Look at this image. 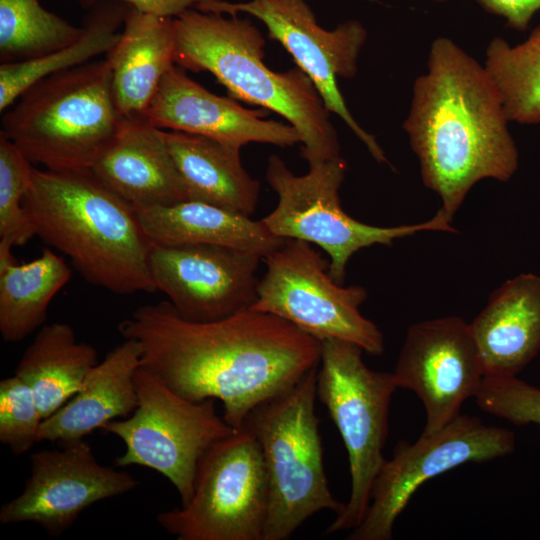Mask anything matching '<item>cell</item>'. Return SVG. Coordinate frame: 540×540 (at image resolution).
<instances>
[{"label": "cell", "instance_id": "6da1fadb", "mask_svg": "<svg viewBox=\"0 0 540 540\" xmlns=\"http://www.w3.org/2000/svg\"><path fill=\"white\" fill-rule=\"evenodd\" d=\"M118 331L139 343L140 367L188 400L221 401L223 418L234 429L321 360L319 340L253 309L197 322L182 317L166 300L138 307Z\"/></svg>", "mask_w": 540, "mask_h": 540}, {"label": "cell", "instance_id": "7a4b0ae2", "mask_svg": "<svg viewBox=\"0 0 540 540\" xmlns=\"http://www.w3.org/2000/svg\"><path fill=\"white\" fill-rule=\"evenodd\" d=\"M508 122L485 67L450 38H436L427 72L414 81L403 128L423 184L440 197L451 221L477 182H506L517 171L519 154Z\"/></svg>", "mask_w": 540, "mask_h": 540}, {"label": "cell", "instance_id": "3957f363", "mask_svg": "<svg viewBox=\"0 0 540 540\" xmlns=\"http://www.w3.org/2000/svg\"><path fill=\"white\" fill-rule=\"evenodd\" d=\"M24 207L36 236L90 284L119 295L157 291L148 262L153 243L135 210L90 169L33 168Z\"/></svg>", "mask_w": 540, "mask_h": 540}, {"label": "cell", "instance_id": "277c9868", "mask_svg": "<svg viewBox=\"0 0 540 540\" xmlns=\"http://www.w3.org/2000/svg\"><path fill=\"white\" fill-rule=\"evenodd\" d=\"M174 28L178 66L208 71L234 98L284 117L300 134L309 165L341 157L330 111L311 79L300 68L267 67L265 40L250 21L190 9L174 18Z\"/></svg>", "mask_w": 540, "mask_h": 540}, {"label": "cell", "instance_id": "5b68a950", "mask_svg": "<svg viewBox=\"0 0 540 540\" xmlns=\"http://www.w3.org/2000/svg\"><path fill=\"white\" fill-rule=\"evenodd\" d=\"M2 115L1 133L32 164L52 171L90 169L122 117L106 59L49 75Z\"/></svg>", "mask_w": 540, "mask_h": 540}, {"label": "cell", "instance_id": "8992f818", "mask_svg": "<svg viewBox=\"0 0 540 540\" xmlns=\"http://www.w3.org/2000/svg\"><path fill=\"white\" fill-rule=\"evenodd\" d=\"M318 367L296 385L262 403L247 417L264 459L268 509L263 540L288 539L321 510L340 512L323 464L315 414Z\"/></svg>", "mask_w": 540, "mask_h": 540}, {"label": "cell", "instance_id": "52a82bcc", "mask_svg": "<svg viewBox=\"0 0 540 540\" xmlns=\"http://www.w3.org/2000/svg\"><path fill=\"white\" fill-rule=\"evenodd\" d=\"M347 164L342 157L309 165L295 175L277 155L268 158L266 180L278 196L276 207L261 221L276 237L314 244L329 256V272L343 284L349 259L375 244L392 246L398 238L421 231L456 232L439 209L428 221L379 227L352 218L340 203L339 189Z\"/></svg>", "mask_w": 540, "mask_h": 540}, {"label": "cell", "instance_id": "ba28073f", "mask_svg": "<svg viewBox=\"0 0 540 540\" xmlns=\"http://www.w3.org/2000/svg\"><path fill=\"white\" fill-rule=\"evenodd\" d=\"M317 373V397L327 408L348 453L349 500L325 534L354 529L363 520L374 479L385 459L391 398L398 388L393 373L366 366L364 350L348 341L325 339Z\"/></svg>", "mask_w": 540, "mask_h": 540}, {"label": "cell", "instance_id": "9c48e42d", "mask_svg": "<svg viewBox=\"0 0 540 540\" xmlns=\"http://www.w3.org/2000/svg\"><path fill=\"white\" fill-rule=\"evenodd\" d=\"M135 381L136 409L109 422L102 431L117 436L125 445L123 454L115 459L117 466L155 470L173 484L181 505H185L193 495L201 458L235 429L218 415L214 399L188 400L142 367Z\"/></svg>", "mask_w": 540, "mask_h": 540}, {"label": "cell", "instance_id": "30bf717a", "mask_svg": "<svg viewBox=\"0 0 540 540\" xmlns=\"http://www.w3.org/2000/svg\"><path fill=\"white\" fill-rule=\"evenodd\" d=\"M267 509L262 451L242 426L203 455L189 502L160 512L156 521L178 540H263Z\"/></svg>", "mask_w": 540, "mask_h": 540}, {"label": "cell", "instance_id": "8fae6325", "mask_svg": "<svg viewBox=\"0 0 540 540\" xmlns=\"http://www.w3.org/2000/svg\"><path fill=\"white\" fill-rule=\"evenodd\" d=\"M263 260L266 271L250 309L276 315L319 341L339 339L370 355L384 352L382 332L359 311L366 289L337 283L312 244L285 239Z\"/></svg>", "mask_w": 540, "mask_h": 540}, {"label": "cell", "instance_id": "7c38bea8", "mask_svg": "<svg viewBox=\"0 0 540 540\" xmlns=\"http://www.w3.org/2000/svg\"><path fill=\"white\" fill-rule=\"evenodd\" d=\"M515 448L511 430L466 414L440 430L422 433L415 443L400 441L374 479L363 520L347 539H392L396 519L427 480L466 463L505 457Z\"/></svg>", "mask_w": 540, "mask_h": 540}, {"label": "cell", "instance_id": "4fadbf2b", "mask_svg": "<svg viewBox=\"0 0 540 540\" xmlns=\"http://www.w3.org/2000/svg\"><path fill=\"white\" fill-rule=\"evenodd\" d=\"M204 12L250 14L264 23L269 36L278 41L313 82L327 109L338 115L365 144L372 157L387 163L384 151L374 136L366 132L349 112L337 86V77L352 78L367 32L357 20H347L334 30L318 25L305 0H248L232 3L219 0Z\"/></svg>", "mask_w": 540, "mask_h": 540}, {"label": "cell", "instance_id": "5bb4252c", "mask_svg": "<svg viewBox=\"0 0 540 540\" xmlns=\"http://www.w3.org/2000/svg\"><path fill=\"white\" fill-rule=\"evenodd\" d=\"M60 444L32 454L23 491L1 506V524L31 522L58 536L91 505L138 485L131 474L100 464L84 439Z\"/></svg>", "mask_w": 540, "mask_h": 540}, {"label": "cell", "instance_id": "9a60e30c", "mask_svg": "<svg viewBox=\"0 0 540 540\" xmlns=\"http://www.w3.org/2000/svg\"><path fill=\"white\" fill-rule=\"evenodd\" d=\"M261 256L215 244H154L155 287L185 319L208 322L250 309L257 300Z\"/></svg>", "mask_w": 540, "mask_h": 540}, {"label": "cell", "instance_id": "2e32d148", "mask_svg": "<svg viewBox=\"0 0 540 540\" xmlns=\"http://www.w3.org/2000/svg\"><path fill=\"white\" fill-rule=\"evenodd\" d=\"M397 386L412 390L426 411L422 433L440 430L461 414L485 377L470 324L457 316L410 326L393 372Z\"/></svg>", "mask_w": 540, "mask_h": 540}, {"label": "cell", "instance_id": "e0dca14e", "mask_svg": "<svg viewBox=\"0 0 540 540\" xmlns=\"http://www.w3.org/2000/svg\"><path fill=\"white\" fill-rule=\"evenodd\" d=\"M264 109H245L230 98L213 94L175 64L166 72L145 118L161 130L203 136L241 149L251 142L289 147L301 142L291 124L262 119Z\"/></svg>", "mask_w": 540, "mask_h": 540}, {"label": "cell", "instance_id": "ac0fdd59", "mask_svg": "<svg viewBox=\"0 0 540 540\" xmlns=\"http://www.w3.org/2000/svg\"><path fill=\"white\" fill-rule=\"evenodd\" d=\"M109 190L133 208L187 200L182 178L162 130L146 118L125 119L90 168Z\"/></svg>", "mask_w": 540, "mask_h": 540}, {"label": "cell", "instance_id": "d6986e66", "mask_svg": "<svg viewBox=\"0 0 540 540\" xmlns=\"http://www.w3.org/2000/svg\"><path fill=\"white\" fill-rule=\"evenodd\" d=\"M470 328L485 376H517L540 352V276L507 280Z\"/></svg>", "mask_w": 540, "mask_h": 540}, {"label": "cell", "instance_id": "ffe728a7", "mask_svg": "<svg viewBox=\"0 0 540 540\" xmlns=\"http://www.w3.org/2000/svg\"><path fill=\"white\" fill-rule=\"evenodd\" d=\"M140 365L139 343L124 339L90 370L80 389L61 408L42 420L38 442L84 439L132 414L138 405L135 375Z\"/></svg>", "mask_w": 540, "mask_h": 540}, {"label": "cell", "instance_id": "44dd1931", "mask_svg": "<svg viewBox=\"0 0 540 540\" xmlns=\"http://www.w3.org/2000/svg\"><path fill=\"white\" fill-rule=\"evenodd\" d=\"M174 18L131 6L121 37L106 54L117 110L122 118L143 119L166 72L175 64Z\"/></svg>", "mask_w": 540, "mask_h": 540}, {"label": "cell", "instance_id": "7402d4cb", "mask_svg": "<svg viewBox=\"0 0 540 540\" xmlns=\"http://www.w3.org/2000/svg\"><path fill=\"white\" fill-rule=\"evenodd\" d=\"M133 209L154 244H215L252 252L263 259L285 240L273 235L261 220L200 201Z\"/></svg>", "mask_w": 540, "mask_h": 540}, {"label": "cell", "instance_id": "603a6c76", "mask_svg": "<svg viewBox=\"0 0 540 540\" xmlns=\"http://www.w3.org/2000/svg\"><path fill=\"white\" fill-rule=\"evenodd\" d=\"M162 133L182 178L187 200L248 217L254 213L260 183L243 168L240 149L199 135L171 130Z\"/></svg>", "mask_w": 540, "mask_h": 540}, {"label": "cell", "instance_id": "cb8c5ba5", "mask_svg": "<svg viewBox=\"0 0 540 540\" xmlns=\"http://www.w3.org/2000/svg\"><path fill=\"white\" fill-rule=\"evenodd\" d=\"M97 363L92 345L79 341L71 325L55 322L38 329L15 374L31 388L45 419L80 389Z\"/></svg>", "mask_w": 540, "mask_h": 540}, {"label": "cell", "instance_id": "d4e9b609", "mask_svg": "<svg viewBox=\"0 0 540 540\" xmlns=\"http://www.w3.org/2000/svg\"><path fill=\"white\" fill-rule=\"evenodd\" d=\"M12 246L0 243V333L15 343L41 328L56 293L70 280L63 257L49 248L27 263H17Z\"/></svg>", "mask_w": 540, "mask_h": 540}, {"label": "cell", "instance_id": "484cf974", "mask_svg": "<svg viewBox=\"0 0 540 540\" xmlns=\"http://www.w3.org/2000/svg\"><path fill=\"white\" fill-rule=\"evenodd\" d=\"M131 5L101 2L90 9L82 20V32L73 43L45 55L0 65V112L5 111L25 90L39 80L88 63L107 54L119 41Z\"/></svg>", "mask_w": 540, "mask_h": 540}, {"label": "cell", "instance_id": "4316f807", "mask_svg": "<svg viewBox=\"0 0 540 540\" xmlns=\"http://www.w3.org/2000/svg\"><path fill=\"white\" fill-rule=\"evenodd\" d=\"M484 67L500 93L508 120L539 124L540 26L516 45L494 37L487 46Z\"/></svg>", "mask_w": 540, "mask_h": 540}, {"label": "cell", "instance_id": "83f0119b", "mask_svg": "<svg viewBox=\"0 0 540 540\" xmlns=\"http://www.w3.org/2000/svg\"><path fill=\"white\" fill-rule=\"evenodd\" d=\"M82 28L44 9L38 0H0V62H19L75 42Z\"/></svg>", "mask_w": 540, "mask_h": 540}, {"label": "cell", "instance_id": "f1b7e54d", "mask_svg": "<svg viewBox=\"0 0 540 540\" xmlns=\"http://www.w3.org/2000/svg\"><path fill=\"white\" fill-rule=\"evenodd\" d=\"M33 168L16 145L0 132V243L23 246L36 235L24 207Z\"/></svg>", "mask_w": 540, "mask_h": 540}, {"label": "cell", "instance_id": "f546056e", "mask_svg": "<svg viewBox=\"0 0 540 540\" xmlns=\"http://www.w3.org/2000/svg\"><path fill=\"white\" fill-rule=\"evenodd\" d=\"M43 418L31 388L16 374L0 381V442L14 455L38 442Z\"/></svg>", "mask_w": 540, "mask_h": 540}, {"label": "cell", "instance_id": "4dcf8cb0", "mask_svg": "<svg viewBox=\"0 0 540 540\" xmlns=\"http://www.w3.org/2000/svg\"><path fill=\"white\" fill-rule=\"evenodd\" d=\"M475 401L482 411L516 426H540V388L517 376H485Z\"/></svg>", "mask_w": 540, "mask_h": 540}, {"label": "cell", "instance_id": "1f68e13d", "mask_svg": "<svg viewBox=\"0 0 540 540\" xmlns=\"http://www.w3.org/2000/svg\"><path fill=\"white\" fill-rule=\"evenodd\" d=\"M82 8L90 9L94 5L106 1L124 2L135 9L158 17L175 18L190 9L204 11L205 8L219 0H75Z\"/></svg>", "mask_w": 540, "mask_h": 540}, {"label": "cell", "instance_id": "d6a6232c", "mask_svg": "<svg viewBox=\"0 0 540 540\" xmlns=\"http://www.w3.org/2000/svg\"><path fill=\"white\" fill-rule=\"evenodd\" d=\"M488 13L506 20L507 27L525 31L540 11V0H476Z\"/></svg>", "mask_w": 540, "mask_h": 540}, {"label": "cell", "instance_id": "836d02e7", "mask_svg": "<svg viewBox=\"0 0 540 540\" xmlns=\"http://www.w3.org/2000/svg\"><path fill=\"white\" fill-rule=\"evenodd\" d=\"M433 1L439 2V3H443V2H445V1H447V0H433Z\"/></svg>", "mask_w": 540, "mask_h": 540}]
</instances>
